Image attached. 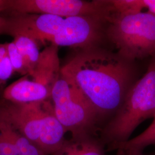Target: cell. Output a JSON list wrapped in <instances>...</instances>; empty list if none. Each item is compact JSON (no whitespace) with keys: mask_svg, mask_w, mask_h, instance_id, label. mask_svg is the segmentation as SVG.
Instances as JSON below:
<instances>
[{"mask_svg":"<svg viewBox=\"0 0 155 155\" xmlns=\"http://www.w3.org/2000/svg\"><path fill=\"white\" fill-rule=\"evenodd\" d=\"M61 75L89 100L101 127L102 122H107L115 114L139 79V69L136 61L97 45L78 49L61 67Z\"/></svg>","mask_w":155,"mask_h":155,"instance_id":"obj_1","label":"cell"},{"mask_svg":"<svg viewBox=\"0 0 155 155\" xmlns=\"http://www.w3.org/2000/svg\"><path fill=\"white\" fill-rule=\"evenodd\" d=\"M155 114V56L147 71L128 91L115 114L100 129L98 137L106 152L116 150L134 130Z\"/></svg>","mask_w":155,"mask_h":155,"instance_id":"obj_2","label":"cell"},{"mask_svg":"<svg viewBox=\"0 0 155 155\" xmlns=\"http://www.w3.org/2000/svg\"><path fill=\"white\" fill-rule=\"evenodd\" d=\"M0 118L47 155H53L66 140V132L49 100L27 104L6 101L0 106Z\"/></svg>","mask_w":155,"mask_h":155,"instance_id":"obj_3","label":"cell"},{"mask_svg":"<svg viewBox=\"0 0 155 155\" xmlns=\"http://www.w3.org/2000/svg\"><path fill=\"white\" fill-rule=\"evenodd\" d=\"M105 38L117 52L129 61L155 56V16L148 12L107 18Z\"/></svg>","mask_w":155,"mask_h":155,"instance_id":"obj_4","label":"cell"},{"mask_svg":"<svg viewBox=\"0 0 155 155\" xmlns=\"http://www.w3.org/2000/svg\"><path fill=\"white\" fill-rule=\"evenodd\" d=\"M51 100L56 117L72 137L98 135L100 123L94 107L74 84L61 75L52 89Z\"/></svg>","mask_w":155,"mask_h":155,"instance_id":"obj_5","label":"cell"},{"mask_svg":"<svg viewBox=\"0 0 155 155\" xmlns=\"http://www.w3.org/2000/svg\"><path fill=\"white\" fill-rule=\"evenodd\" d=\"M13 13L51 15L67 18L77 16L107 18L110 15L109 1L5 0L3 11Z\"/></svg>","mask_w":155,"mask_h":155,"instance_id":"obj_6","label":"cell"},{"mask_svg":"<svg viewBox=\"0 0 155 155\" xmlns=\"http://www.w3.org/2000/svg\"><path fill=\"white\" fill-rule=\"evenodd\" d=\"M107 20L102 17L87 16L64 18L61 28L50 43L58 47L79 49L101 45L106 39Z\"/></svg>","mask_w":155,"mask_h":155,"instance_id":"obj_7","label":"cell"},{"mask_svg":"<svg viewBox=\"0 0 155 155\" xmlns=\"http://www.w3.org/2000/svg\"><path fill=\"white\" fill-rule=\"evenodd\" d=\"M64 18L51 15L13 13L5 17L2 34L24 36L38 43L51 42L61 28Z\"/></svg>","mask_w":155,"mask_h":155,"instance_id":"obj_8","label":"cell"},{"mask_svg":"<svg viewBox=\"0 0 155 155\" xmlns=\"http://www.w3.org/2000/svg\"><path fill=\"white\" fill-rule=\"evenodd\" d=\"M25 75L6 87L3 93L4 100L13 103L27 104L51 99V91L45 85Z\"/></svg>","mask_w":155,"mask_h":155,"instance_id":"obj_9","label":"cell"},{"mask_svg":"<svg viewBox=\"0 0 155 155\" xmlns=\"http://www.w3.org/2000/svg\"><path fill=\"white\" fill-rule=\"evenodd\" d=\"M61 71L59 47L51 44L40 52L33 72L29 76H31L34 81L45 85L51 91L55 83L60 78Z\"/></svg>","mask_w":155,"mask_h":155,"instance_id":"obj_10","label":"cell"},{"mask_svg":"<svg viewBox=\"0 0 155 155\" xmlns=\"http://www.w3.org/2000/svg\"><path fill=\"white\" fill-rule=\"evenodd\" d=\"M106 152L98 135L84 134L65 140L52 155H106Z\"/></svg>","mask_w":155,"mask_h":155,"instance_id":"obj_11","label":"cell"},{"mask_svg":"<svg viewBox=\"0 0 155 155\" xmlns=\"http://www.w3.org/2000/svg\"><path fill=\"white\" fill-rule=\"evenodd\" d=\"M150 145L155 146V114L150 126L138 136L122 144L117 150V155H133L143 153L144 150Z\"/></svg>","mask_w":155,"mask_h":155,"instance_id":"obj_12","label":"cell"},{"mask_svg":"<svg viewBox=\"0 0 155 155\" xmlns=\"http://www.w3.org/2000/svg\"><path fill=\"white\" fill-rule=\"evenodd\" d=\"M13 38V41L22 55L28 75H30L33 72L40 55L38 43L24 36H17Z\"/></svg>","mask_w":155,"mask_h":155,"instance_id":"obj_13","label":"cell"},{"mask_svg":"<svg viewBox=\"0 0 155 155\" xmlns=\"http://www.w3.org/2000/svg\"><path fill=\"white\" fill-rule=\"evenodd\" d=\"M109 3L111 15H133L141 12L144 9L143 0H109Z\"/></svg>","mask_w":155,"mask_h":155,"instance_id":"obj_14","label":"cell"},{"mask_svg":"<svg viewBox=\"0 0 155 155\" xmlns=\"http://www.w3.org/2000/svg\"><path fill=\"white\" fill-rule=\"evenodd\" d=\"M6 44L7 47L8 56L13 68L14 71L24 76L28 75V71L22 55L13 41L9 43H6Z\"/></svg>","mask_w":155,"mask_h":155,"instance_id":"obj_15","label":"cell"},{"mask_svg":"<svg viewBox=\"0 0 155 155\" xmlns=\"http://www.w3.org/2000/svg\"><path fill=\"white\" fill-rule=\"evenodd\" d=\"M14 72L13 68L7 54V55L0 61V86L5 83Z\"/></svg>","mask_w":155,"mask_h":155,"instance_id":"obj_16","label":"cell"},{"mask_svg":"<svg viewBox=\"0 0 155 155\" xmlns=\"http://www.w3.org/2000/svg\"><path fill=\"white\" fill-rule=\"evenodd\" d=\"M144 9H147V12L155 16V0H143Z\"/></svg>","mask_w":155,"mask_h":155,"instance_id":"obj_17","label":"cell"},{"mask_svg":"<svg viewBox=\"0 0 155 155\" xmlns=\"http://www.w3.org/2000/svg\"><path fill=\"white\" fill-rule=\"evenodd\" d=\"M4 21H5V17H0V35L2 34L4 24Z\"/></svg>","mask_w":155,"mask_h":155,"instance_id":"obj_18","label":"cell"},{"mask_svg":"<svg viewBox=\"0 0 155 155\" xmlns=\"http://www.w3.org/2000/svg\"><path fill=\"white\" fill-rule=\"evenodd\" d=\"M4 2H5V0H0V12L3 11Z\"/></svg>","mask_w":155,"mask_h":155,"instance_id":"obj_19","label":"cell"},{"mask_svg":"<svg viewBox=\"0 0 155 155\" xmlns=\"http://www.w3.org/2000/svg\"><path fill=\"white\" fill-rule=\"evenodd\" d=\"M133 155H145L143 153H137V154H135Z\"/></svg>","mask_w":155,"mask_h":155,"instance_id":"obj_20","label":"cell"},{"mask_svg":"<svg viewBox=\"0 0 155 155\" xmlns=\"http://www.w3.org/2000/svg\"><path fill=\"white\" fill-rule=\"evenodd\" d=\"M150 155H155V152H153V153H152V154H151Z\"/></svg>","mask_w":155,"mask_h":155,"instance_id":"obj_21","label":"cell"}]
</instances>
